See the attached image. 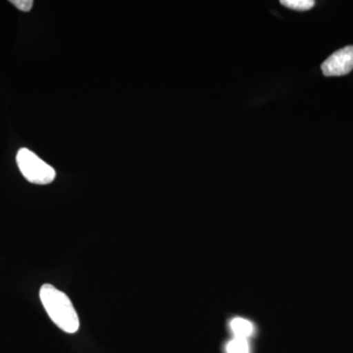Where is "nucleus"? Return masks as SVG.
<instances>
[{"mask_svg":"<svg viewBox=\"0 0 353 353\" xmlns=\"http://www.w3.org/2000/svg\"><path fill=\"white\" fill-rule=\"evenodd\" d=\"M280 3L296 11H308L315 6L313 0H282Z\"/></svg>","mask_w":353,"mask_h":353,"instance_id":"obj_5","label":"nucleus"},{"mask_svg":"<svg viewBox=\"0 0 353 353\" xmlns=\"http://www.w3.org/2000/svg\"><path fill=\"white\" fill-rule=\"evenodd\" d=\"M231 329L236 338L246 339L252 333V324L248 320L236 318L231 323Z\"/></svg>","mask_w":353,"mask_h":353,"instance_id":"obj_4","label":"nucleus"},{"mask_svg":"<svg viewBox=\"0 0 353 353\" xmlns=\"http://www.w3.org/2000/svg\"><path fill=\"white\" fill-rule=\"evenodd\" d=\"M18 167L26 180L37 185H48L54 181L57 172L28 148H21L16 157Z\"/></svg>","mask_w":353,"mask_h":353,"instance_id":"obj_2","label":"nucleus"},{"mask_svg":"<svg viewBox=\"0 0 353 353\" xmlns=\"http://www.w3.org/2000/svg\"><path fill=\"white\" fill-rule=\"evenodd\" d=\"M10 2L23 12H29L34 4L32 0H11Z\"/></svg>","mask_w":353,"mask_h":353,"instance_id":"obj_7","label":"nucleus"},{"mask_svg":"<svg viewBox=\"0 0 353 353\" xmlns=\"http://www.w3.org/2000/svg\"><path fill=\"white\" fill-rule=\"evenodd\" d=\"M228 353H250V345L246 339L234 338L227 345Z\"/></svg>","mask_w":353,"mask_h":353,"instance_id":"obj_6","label":"nucleus"},{"mask_svg":"<svg viewBox=\"0 0 353 353\" xmlns=\"http://www.w3.org/2000/svg\"><path fill=\"white\" fill-rule=\"evenodd\" d=\"M39 297L44 309L53 323L68 334H75L80 329V320L68 296L54 285L46 284L39 290Z\"/></svg>","mask_w":353,"mask_h":353,"instance_id":"obj_1","label":"nucleus"},{"mask_svg":"<svg viewBox=\"0 0 353 353\" xmlns=\"http://www.w3.org/2000/svg\"><path fill=\"white\" fill-rule=\"evenodd\" d=\"M321 69L326 77H340L350 74L353 70V46L336 50L323 62Z\"/></svg>","mask_w":353,"mask_h":353,"instance_id":"obj_3","label":"nucleus"}]
</instances>
